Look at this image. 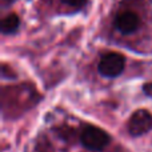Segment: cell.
<instances>
[{
  "mask_svg": "<svg viewBox=\"0 0 152 152\" xmlns=\"http://www.w3.org/2000/svg\"><path fill=\"white\" fill-rule=\"evenodd\" d=\"M111 142V136L104 129L95 126H86L80 132V143L88 151H103Z\"/></svg>",
  "mask_w": 152,
  "mask_h": 152,
  "instance_id": "1",
  "label": "cell"
},
{
  "mask_svg": "<svg viewBox=\"0 0 152 152\" xmlns=\"http://www.w3.org/2000/svg\"><path fill=\"white\" fill-rule=\"evenodd\" d=\"M126 58L118 52H108L102 56L97 69L105 77H116L124 71Z\"/></svg>",
  "mask_w": 152,
  "mask_h": 152,
  "instance_id": "2",
  "label": "cell"
},
{
  "mask_svg": "<svg viewBox=\"0 0 152 152\" xmlns=\"http://www.w3.org/2000/svg\"><path fill=\"white\" fill-rule=\"evenodd\" d=\"M131 136H143L152 129V113L147 110H137L131 115L127 124Z\"/></svg>",
  "mask_w": 152,
  "mask_h": 152,
  "instance_id": "3",
  "label": "cell"
},
{
  "mask_svg": "<svg viewBox=\"0 0 152 152\" xmlns=\"http://www.w3.org/2000/svg\"><path fill=\"white\" fill-rule=\"evenodd\" d=\"M140 24V19L132 11H123V12L118 13L113 20V26L120 34L123 35H129L134 34Z\"/></svg>",
  "mask_w": 152,
  "mask_h": 152,
  "instance_id": "4",
  "label": "cell"
},
{
  "mask_svg": "<svg viewBox=\"0 0 152 152\" xmlns=\"http://www.w3.org/2000/svg\"><path fill=\"white\" fill-rule=\"evenodd\" d=\"M20 26V19L16 13H10L1 20V34L3 35H11L15 34Z\"/></svg>",
  "mask_w": 152,
  "mask_h": 152,
  "instance_id": "5",
  "label": "cell"
},
{
  "mask_svg": "<svg viewBox=\"0 0 152 152\" xmlns=\"http://www.w3.org/2000/svg\"><path fill=\"white\" fill-rule=\"evenodd\" d=\"M64 4H67L68 7H72L75 10H79V8L84 7L87 3V0H61Z\"/></svg>",
  "mask_w": 152,
  "mask_h": 152,
  "instance_id": "6",
  "label": "cell"
},
{
  "mask_svg": "<svg viewBox=\"0 0 152 152\" xmlns=\"http://www.w3.org/2000/svg\"><path fill=\"white\" fill-rule=\"evenodd\" d=\"M143 92H144L147 96L152 97V81H150V83H145L144 86H143Z\"/></svg>",
  "mask_w": 152,
  "mask_h": 152,
  "instance_id": "7",
  "label": "cell"
},
{
  "mask_svg": "<svg viewBox=\"0 0 152 152\" xmlns=\"http://www.w3.org/2000/svg\"><path fill=\"white\" fill-rule=\"evenodd\" d=\"M16 1V0H1V5H3V7H8V5H11V4H12V3H15Z\"/></svg>",
  "mask_w": 152,
  "mask_h": 152,
  "instance_id": "8",
  "label": "cell"
}]
</instances>
